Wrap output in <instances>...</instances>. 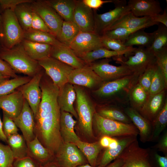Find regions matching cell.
Instances as JSON below:
<instances>
[{
    "mask_svg": "<svg viewBox=\"0 0 167 167\" xmlns=\"http://www.w3.org/2000/svg\"><path fill=\"white\" fill-rule=\"evenodd\" d=\"M135 74L126 76L113 81L105 82L93 90L95 97L102 102L124 104L128 102V96L131 88L138 81Z\"/></svg>",
    "mask_w": 167,
    "mask_h": 167,
    "instance_id": "cell-1",
    "label": "cell"
},
{
    "mask_svg": "<svg viewBox=\"0 0 167 167\" xmlns=\"http://www.w3.org/2000/svg\"><path fill=\"white\" fill-rule=\"evenodd\" d=\"M0 58L16 72L32 77L42 68L27 54L21 43L11 49L0 48Z\"/></svg>",
    "mask_w": 167,
    "mask_h": 167,
    "instance_id": "cell-2",
    "label": "cell"
},
{
    "mask_svg": "<svg viewBox=\"0 0 167 167\" xmlns=\"http://www.w3.org/2000/svg\"><path fill=\"white\" fill-rule=\"evenodd\" d=\"M2 33V47L11 49L21 43L24 32L13 10L6 9L1 12Z\"/></svg>",
    "mask_w": 167,
    "mask_h": 167,
    "instance_id": "cell-3",
    "label": "cell"
},
{
    "mask_svg": "<svg viewBox=\"0 0 167 167\" xmlns=\"http://www.w3.org/2000/svg\"><path fill=\"white\" fill-rule=\"evenodd\" d=\"M93 119L98 132L101 134L110 137H119L133 135L137 136L139 132L132 123H126L104 118L96 112Z\"/></svg>",
    "mask_w": 167,
    "mask_h": 167,
    "instance_id": "cell-4",
    "label": "cell"
},
{
    "mask_svg": "<svg viewBox=\"0 0 167 167\" xmlns=\"http://www.w3.org/2000/svg\"><path fill=\"white\" fill-rule=\"evenodd\" d=\"M128 56L127 59L123 61L119 57L116 60L121 65L128 67L134 73L139 76L151 65L156 62L154 54L149 48L142 47L135 48Z\"/></svg>",
    "mask_w": 167,
    "mask_h": 167,
    "instance_id": "cell-5",
    "label": "cell"
},
{
    "mask_svg": "<svg viewBox=\"0 0 167 167\" xmlns=\"http://www.w3.org/2000/svg\"><path fill=\"white\" fill-rule=\"evenodd\" d=\"M76 94L77 114L81 127L88 134H92V123L95 110L86 91L80 86L74 85Z\"/></svg>",
    "mask_w": 167,
    "mask_h": 167,
    "instance_id": "cell-6",
    "label": "cell"
},
{
    "mask_svg": "<svg viewBox=\"0 0 167 167\" xmlns=\"http://www.w3.org/2000/svg\"><path fill=\"white\" fill-rule=\"evenodd\" d=\"M115 8L107 12L98 14L93 12L95 24L94 32L100 36L106 29L121 17L131 11L125 0H114Z\"/></svg>",
    "mask_w": 167,
    "mask_h": 167,
    "instance_id": "cell-7",
    "label": "cell"
},
{
    "mask_svg": "<svg viewBox=\"0 0 167 167\" xmlns=\"http://www.w3.org/2000/svg\"><path fill=\"white\" fill-rule=\"evenodd\" d=\"M38 62L52 79L53 83L59 89L68 82L69 76L74 69L70 66L50 57Z\"/></svg>",
    "mask_w": 167,
    "mask_h": 167,
    "instance_id": "cell-8",
    "label": "cell"
},
{
    "mask_svg": "<svg viewBox=\"0 0 167 167\" xmlns=\"http://www.w3.org/2000/svg\"><path fill=\"white\" fill-rule=\"evenodd\" d=\"M149 156L148 149L140 147L136 139L127 146L118 157L123 161L121 167H152Z\"/></svg>",
    "mask_w": 167,
    "mask_h": 167,
    "instance_id": "cell-9",
    "label": "cell"
},
{
    "mask_svg": "<svg viewBox=\"0 0 167 167\" xmlns=\"http://www.w3.org/2000/svg\"><path fill=\"white\" fill-rule=\"evenodd\" d=\"M30 5L33 11L41 18L57 38L60 34L63 19L46 0H34L30 3Z\"/></svg>",
    "mask_w": 167,
    "mask_h": 167,
    "instance_id": "cell-10",
    "label": "cell"
},
{
    "mask_svg": "<svg viewBox=\"0 0 167 167\" xmlns=\"http://www.w3.org/2000/svg\"><path fill=\"white\" fill-rule=\"evenodd\" d=\"M110 61L109 59L105 58L89 64L104 82L113 81L134 74L127 66L113 65L109 64Z\"/></svg>",
    "mask_w": 167,
    "mask_h": 167,
    "instance_id": "cell-11",
    "label": "cell"
},
{
    "mask_svg": "<svg viewBox=\"0 0 167 167\" xmlns=\"http://www.w3.org/2000/svg\"><path fill=\"white\" fill-rule=\"evenodd\" d=\"M68 82L94 90L105 83L88 64L82 67L74 69L69 76Z\"/></svg>",
    "mask_w": 167,
    "mask_h": 167,
    "instance_id": "cell-12",
    "label": "cell"
},
{
    "mask_svg": "<svg viewBox=\"0 0 167 167\" xmlns=\"http://www.w3.org/2000/svg\"><path fill=\"white\" fill-rule=\"evenodd\" d=\"M79 58L88 52L104 47L101 36L94 32H80L68 47Z\"/></svg>",
    "mask_w": 167,
    "mask_h": 167,
    "instance_id": "cell-13",
    "label": "cell"
},
{
    "mask_svg": "<svg viewBox=\"0 0 167 167\" xmlns=\"http://www.w3.org/2000/svg\"><path fill=\"white\" fill-rule=\"evenodd\" d=\"M43 76V73L41 71L32 77L29 81L17 88L28 102L34 117L41 100L42 92L40 85Z\"/></svg>",
    "mask_w": 167,
    "mask_h": 167,
    "instance_id": "cell-14",
    "label": "cell"
},
{
    "mask_svg": "<svg viewBox=\"0 0 167 167\" xmlns=\"http://www.w3.org/2000/svg\"><path fill=\"white\" fill-rule=\"evenodd\" d=\"M12 120L17 127L20 130L26 142L31 141L35 138L34 115L25 99L21 113Z\"/></svg>",
    "mask_w": 167,
    "mask_h": 167,
    "instance_id": "cell-15",
    "label": "cell"
},
{
    "mask_svg": "<svg viewBox=\"0 0 167 167\" xmlns=\"http://www.w3.org/2000/svg\"><path fill=\"white\" fill-rule=\"evenodd\" d=\"M73 21L80 32H94L93 12L92 9L85 6L82 0H76Z\"/></svg>",
    "mask_w": 167,
    "mask_h": 167,
    "instance_id": "cell-16",
    "label": "cell"
},
{
    "mask_svg": "<svg viewBox=\"0 0 167 167\" xmlns=\"http://www.w3.org/2000/svg\"><path fill=\"white\" fill-rule=\"evenodd\" d=\"M167 98V90L149 95L146 102L138 111L151 123L163 108Z\"/></svg>",
    "mask_w": 167,
    "mask_h": 167,
    "instance_id": "cell-17",
    "label": "cell"
},
{
    "mask_svg": "<svg viewBox=\"0 0 167 167\" xmlns=\"http://www.w3.org/2000/svg\"><path fill=\"white\" fill-rule=\"evenodd\" d=\"M157 24L153 21L151 17H136L130 11L113 23L105 32L118 28L143 29Z\"/></svg>",
    "mask_w": 167,
    "mask_h": 167,
    "instance_id": "cell-18",
    "label": "cell"
},
{
    "mask_svg": "<svg viewBox=\"0 0 167 167\" xmlns=\"http://www.w3.org/2000/svg\"><path fill=\"white\" fill-rule=\"evenodd\" d=\"M24 100L21 92L17 89L9 94L0 97V108L13 119L21 113Z\"/></svg>",
    "mask_w": 167,
    "mask_h": 167,
    "instance_id": "cell-19",
    "label": "cell"
},
{
    "mask_svg": "<svg viewBox=\"0 0 167 167\" xmlns=\"http://www.w3.org/2000/svg\"><path fill=\"white\" fill-rule=\"evenodd\" d=\"M127 3L131 12L137 17H152L162 11L159 2L156 0H130Z\"/></svg>",
    "mask_w": 167,
    "mask_h": 167,
    "instance_id": "cell-20",
    "label": "cell"
},
{
    "mask_svg": "<svg viewBox=\"0 0 167 167\" xmlns=\"http://www.w3.org/2000/svg\"><path fill=\"white\" fill-rule=\"evenodd\" d=\"M124 110L138 130L140 141L143 143L150 141L152 131V123L131 107L125 108Z\"/></svg>",
    "mask_w": 167,
    "mask_h": 167,
    "instance_id": "cell-21",
    "label": "cell"
},
{
    "mask_svg": "<svg viewBox=\"0 0 167 167\" xmlns=\"http://www.w3.org/2000/svg\"><path fill=\"white\" fill-rule=\"evenodd\" d=\"M50 57L56 59L74 69L82 67L87 64L65 45L52 46Z\"/></svg>",
    "mask_w": 167,
    "mask_h": 167,
    "instance_id": "cell-22",
    "label": "cell"
},
{
    "mask_svg": "<svg viewBox=\"0 0 167 167\" xmlns=\"http://www.w3.org/2000/svg\"><path fill=\"white\" fill-rule=\"evenodd\" d=\"M76 98V92L73 84L67 82L59 89L58 103L61 111L71 113L77 118L78 115L73 106Z\"/></svg>",
    "mask_w": 167,
    "mask_h": 167,
    "instance_id": "cell-23",
    "label": "cell"
},
{
    "mask_svg": "<svg viewBox=\"0 0 167 167\" xmlns=\"http://www.w3.org/2000/svg\"><path fill=\"white\" fill-rule=\"evenodd\" d=\"M118 144L115 148H107L98 162L97 166L105 167L117 159L126 148L137 139V136H126L117 137Z\"/></svg>",
    "mask_w": 167,
    "mask_h": 167,
    "instance_id": "cell-24",
    "label": "cell"
},
{
    "mask_svg": "<svg viewBox=\"0 0 167 167\" xmlns=\"http://www.w3.org/2000/svg\"><path fill=\"white\" fill-rule=\"evenodd\" d=\"M28 154L42 166L52 161L51 159L54 154L45 147L36 136L32 140L27 142Z\"/></svg>",
    "mask_w": 167,
    "mask_h": 167,
    "instance_id": "cell-25",
    "label": "cell"
},
{
    "mask_svg": "<svg viewBox=\"0 0 167 167\" xmlns=\"http://www.w3.org/2000/svg\"><path fill=\"white\" fill-rule=\"evenodd\" d=\"M76 123V121L73 118L70 113L61 111L60 133L62 140L65 143L75 144L80 140L74 130Z\"/></svg>",
    "mask_w": 167,
    "mask_h": 167,
    "instance_id": "cell-26",
    "label": "cell"
},
{
    "mask_svg": "<svg viewBox=\"0 0 167 167\" xmlns=\"http://www.w3.org/2000/svg\"><path fill=\"white\" fill-rule=\"evenodd\" d=\"M135 48L131 47L123 51H116L108 49L105 47H101L85 53L79 58L86 64H89L100 59L109 58L112 57L127 55L132 52Z\"/></svg>",
    "mask_w": 167,
    "mask_h": 167,
    "instance_id": "cell-27",
    "label": "cell"
},
{
    "mask_svg": "<svg viewBox=\"0 0 167 167\" xmlns=\"http://www.w3.org/2000/svg\"><path fill=\"white\" fill-rule=\"evenodd\" d=\"M21 44L27 54L31 58L38 61L50 57L51 45L24 39Z\"/></svg>",
    "mask_w": 167,
    "mask_h": 167,
    "instance_id": "cell-28",
    "label": "cell"
},
{
    "mask_svg": "<svg viewBox=\"0 0 167 167\" xmlns=\"http://www.w3.org/2000/svg\"><path fill=\"white\" fill-rule=\"evenodd\" d=\"M52 7L64 20L73 21V15L76 0H47Z\"/></svg>",
    "mask_w": 167,
    "mask_h": 167,
    "instance_id": "cell-29",
    "label": "cell"
},
{
    "mask_svg": "<svg viewBox=\"0 0 167 167\" xmlns=\"http://www.w3.org/2000/svg\"><path fill=\"white\" fill-rule=\"evenodd\" d=\"M6 143L12 152L15 159L28 156L27 142L22 135L18 133L6 138Z\"/></svg>",
    "mask_w": 167,
    "mask_h": 167,
    "instance_id": "cell-30",
    "label": "cell"
},
{
    "mask_svg": "<svg viewBox=\"0 0 167 167\" xmlns=\"http://www.w3.org/2000/svg\"><path fill=\"white\" fill-rule=\"evenodd\" d=\"M143 29L139 30L131 34L124 42V45L126 47H133L135 45L149 48L153 41L154 32H147Z\"/></svg>",
    "mask_w": 167,
    "mask_h": 167,
    "instance_id": "cell-31",
    "label": "cell"
},
{
    "mask_svg": "<svg viewBox=\"0 0 167 167\" xmlns=\"http://www.w3.org/2000/svg\"><path fill=\"white\" fill-rule=\"evenodd\" d=\"M15 16L24 32L31 29L33 11L30 3H23L16 6L14 10Z\"/></svg>",
    "mask_w": 167,
    "mask_h": 167,
    "instance_id": "cell-32",
    "label": "cell"
},
{
    "mask_svg": "<svg viewBox=\"0 0 167 167\" xmlns=\"http://www.w3.org/2000/svg\"><path fill=\"white\" fill-rule=\"evenodd\" d=\"M24 39L52 46L65 45L60 42L52 34L32 28L24 32Z\"/></svg>",
    "mask_w": 167,
    "mask_h": 167,
    "instance_id": "cell-33",
    "label": "cell"
},
{
    "mask_svg": "<svg viewBox=\"0 0 167 167\" xmlns=\"http://www.w3.org/2000/svg\"><path fill=\"white\" fill-rule=\"evenodd\" d=\"M149 94L137 82L131 89L128 96L131 107L139 111L146 102Z\"/></svg>",
    "mask_w": 167,
    "mask_h": 167,
    "instance_id": "cell-34",
    "label": "cell"
},
{
    "mask_svg": "<svg viewBox=\"0 0 167 167\" xmlns=\"http://www.w3.org/2000/svg\"><path fill=\"white\" fill-rule=\"evenodd\" d=\"M96 112L99 115L105 118L126 123H132L124 109L118 106L101 107Z\"/></svg>",
    "mask_w": 167,
    "mask_h": 167,
    "instance_id": "cell-35",
    "label": "cell"
},
{
    "mask_svg": "<svg viewBox=\"0 0 167 167\" xmlns=\"http://www.w3.org/2000/svg\"><path fill=\"white\" fill-rule=\"evenodd\" d=\"M75 144L84 153L90 165L97 166L98 156L101 147L99 143H89L79 140Z\"/></svg>",
    "mask_w": 167,
    "mask_h": 167,
    "instance_id": "cell-36",
    "label": "cell"
},
{
    "mask_svg": "<svg viewBox=\"0 0 167 167\" xmlns=\"http://www.w3.org/2000/svg\"><path fill=\"white\" fill-rule=\"evenodd\" d=\"M152 124V131L150 141H155L158 140L167 125V99Z\"/></svg>",
    "mask_w": 167,
    "mask_h": 167,
    "instance_id": "cell-37",
    "label": "cell"
},
{
    "mask_svg": "<svg viewBox=\"0 0 167 167\" xmlns=\"http://www.w3.org/2000/svg\"><path fill=\"white\" fill-rule=\"evenodd\" d=\"M80 32L74 22L64 20L60 34L57 38L60 42L69 47Z\"/></svg>",
    "mask_w": 167,
    "mask_h": 167,
    "instance_id": "cell-38",
    "label": "cell"
},
{
    "mask_svg": "<svg viewBox=\"0 0 167 167\" xmlns=\"http://www.w3.org/2000/svg\"><path fill=\"white\" fill-rule=\"evenodd\" d=\"M153 32V41L149 48L155 55L167 48V27L161 24Z\"/></svg>",
    "mask_w": 167,
    "mask_h": 167,
    "instance_id": "cell-39",
    "label": "cell"
},
{
    "mask_svg": "<svg viewBox=\"0 0 167 167\" xmlns=\"http://www.w3.org/2000/svg\"><path fill=\"white\" fill-rule=\"evenodd\" d=\"M32 77H18L6 80L0 83V97L9 94L30 81Z\"/></svg>",
    "mask_w": 167,
    "mask_h": 167,
    "instance_id": "cell-40",
    "label": "cell"
},
{
    "mask_svg": "<svg viewBox=\"0 0 167 167\" xmlns=\"http://www.w3.org/2000/svg\"><path fill=\"white\" fill-rule=\"evenodd\" d=\"M167 82L157 63L156 65L151 84L149 95L158 93L167 90Z\"/></svg>",
    "mask_w": 167,
    "mask_h": 167,
    "instance_id": "cell-41",
    "label": "cell"
},
{
    "mask_svg": "<svg viewBox=\"0 0 167 167\" xmlns=\"http://www.w3.org/2000/svg\"><path fill=\"white\" fill-rule=\"evenodd\" d=\"M55 161L61 167H75L84 164L86 162L80 152L64 157L55 158Z\"/></svg>",
    "mask_w": 167,
    "mask_h": 167,
    "instance_id": "cell-42",
    "label": "cell"
},
{
    "mask_svg": "<svg viewBox=\"0 0 167 167\" xmlns=\"http://www.w3.org/2000/svg\"><path fill=\"white\" fill-rule=\"evenodd\" d=\"M14 160L9 146L0 142V167H12Z\"/></svg>",
    "mask_w": 167,
    "mask_h": 167,
    "instance_id": "cell-43",
    "label": "cell"
},
{
    "mask_svg": "<svg viewBox=\"0 0 167 167\" xmlns=\"http://www.w3.org/2000/svg\"><path fill=\"white\" fill-rule=\"evenodd\" d=\"M156 64V62L148 67L138 78V83L148 94Z\"/></svg>",
    "mask_w": 167,
    "mask_h": 167,
    "instance_id": "cell-44",
    "label": "cell"
},
{
    "mask_svg": "<svg viewBox=\"0 0 167 167\" xmlns=\"http://www.w3.org/2000/svg\"><path fill=\"white\" fill-rule=\"evenodd\" d=\"M101 41L104 47L108 49L116 51H122L131 47H126L118 40L104 35L101 36Z\"/></svg>",
    "mask_w": 167,
    "mask_h": 167,
    "instance_id": "cell-45",
    "label": "cell"
},
{
    "mask_svg": "<svg viewBox=\"0 0 167 167\" xmlns=\"http://www.w3.org/2000/svg\"><path fill=\"white\" fill-rule=\"evenodd\" d=\"M2 128L6 138L11 135L18 133V128L13 120L3 112Z\"/></svg>",
    "mask_w": 167,
    "mask_h": 167,
    "instance_id": "cell-46",
    "label": "cell"
},
{
    "mask_svg": "<svg viewBox=\"0 0 167 167\" xmlns=\"http://www.w3.org/2000/svg\"><path fill=\"white\" fill-rule=\"evenodd\" d=\"M156 62L167 82V48L155 55Z\"/></svg>",
    "mask_w": 167,
    "mask_h": 167,
    "instance_id": "cell-47",
    "label": "cell"
},
{
    "mask_svg": "<svg viewBox=\"0 0 167 167\" xmlns=\"http://www.w3.org/2000/svg\"><path fill=\"white\" fill-rule=\"evenodd\" d=\"M31 28L53 34L41 18L34 11L32 14Z\"/></svg>",
    "mask_w": 167,
    "mask_h": 167,
    "instance_id": "cell-48",
    "label": "cell"
},
{
    "mask_svg": "<svg viewBox=\"0 0 167 167\" xmlns=\"http://www.w3.org/2000/svg\"><path fill=\"white\" fill-rule=\"evenodd\" d=\"M12 167H42V166L29 156L15 159Z\"/></svg>",
    "mask_w": 167,
    "mask_h": 167,
    "instance_id": "cell-49",
    "label": "cell"
},
{
    "mask_svg": "<svg viewBox=\"0 0 167 167\" xmlns=\"http://www.w3.org/2000/svg\"><path fill=\"white\" fill-rule=\"evenodd\" d=\"M33 0H0V10L1 13L6 9L14 11L18 5L23 3H31Z\"/></svg>",
    "mask_w": 167,
    "mask_h": 167,
    "instance_id": "cell-50",
    "label": "cell"
},
{
    "mask_svg": "<svg viewBox=\"0 0 167 167\" xmlns=\"http://www.w3.org/2000/svg\"><path fill=\"white\" fill-rule=\"evenodd\" d=\"M0 73L10 78H14L19 76L9 65L0 58Z\"/></svg>",
    "mask_w": 167,
    "mask_h": 167,
    "instance_id": "cell-51",
    "label": "cell"
},
{
    "mask_svg": "<svg viewBox=\"0 0 167 167\" xmlns=\"http://www.w3.org/2000/svg\"><path fill=\"white\" fill-rule=\"evenodd\" d=\"M114 0H83V3L91 9H98L105 3L113 2Z\"/></svg>",
    "mask_w": 167,
    "mask_h": 167,
    "instance_id": "cell-52",
    "label": "cell"
},
{
    "mask_svg": "<svg viewBox=\"0 0 167 167\" xmlns=\"http://www.w3.org/2000/svg\"><path fill=\"white\" fill-rule=\"evenodd\" d=\"M153 148L158 151L162 152L165 155L167 154V132L165 131L160 139L158 142L154 146Z\"/></svg>",
    "mask_w": 167,
    "mask_h": 167,
    "instance_id": "cell-53",
    "label": "cell"
},
{
    "mask_svg": "<svg viewBox=\"0 0 167 167\" xmlns=\"http://www.w3.org/2000/svg\"><path fill=\"white\" fill-rule=\"evenodd\" d=\"M153 21L158 24L161 23L167 27V13L165 9L163 14H157L151 17Z\"/></svg>",
    "mask_w": 167,
    "mask_h": 167,
    "instance_id": "cell-54",
    "label": "cell"
},
{
    "mask_svg": "<svg viewBox=\"0 0 167 167\" xmlns=\"http://www.w3.org/2000/svg\"><path fill=\"white\" fill-rule=\"evenodd\" d=\"M154 158L158 167H167V156H162L157 153L154 154Z\"/></svg>",
    "mask_w": 167,
    "mask_h": 167,
    "instance_id": "cell-55",
    "label": "cell"
},
{
    "mask_svg": "<svg viewBox=\"0 0 167 167\" xmlns=\"http://www.w3.org/2000/svg\"><path fill=\"white\" fill-rule=\"evenodd\" d=\"M113 139V138L111 137L104 135L101 138L99 143L101 147L107 148H108Z\"/></svg>",
    "mask_w": 167,
    "mask_h": 167,
    "instance_id": "cell-56",
    "label": "cell"
},
{
    "mask_svg": "<svg viewBox=\"0 0 167 167\" xmlns=\"http://www.w3.org/2000/svg\"><path fill=\"white\" fill-rule=\"evenodd\" d=\"M123 164L122 159L118 157L112 163H110L105 167H121Z\"/></svg>",
    "mask_w": 167,
    "mask_h": 167,
    "instance_id": "cell-57",
    "label": "cell"
},
{
    "mask_svg": "<svg viewBox=\"0 0 167 167\" xmlns=\"http://www.w3.org/2000/svg\"><path fill=\"white\" fill-rule=\"evenodd\" d=\"M0 140L6 143L7 138L5 135L2 130V122L0 117Z\"/></svg>",
    "mask_w": 167,
    "mask_h": 167,
    "instance_id": "cell-58",
    "label": "cell"
},
{
    "mask_svg": "<svg viewBox=\"0 0 167 167\" xmlns=\"http://www.w3.org/2000/svg\"><path fill=\"white\" fill-rule=\"evenodd\" d=\"M2 47V18L0 10V48Z\"/></svg>",
    "mask_w": 167,
    "mask_h": 167,
    "instance_id": "cell-59",
    "label": "cell"
},
{
    "mask_svg": "<svg viewBox=\"0 0 167 167\" xmlns=\"http://www.w3.org/2000/svg\"><path fill=\"white\" fill-rule=\"evenodd\" d=\"M42 167H61L55 161L49 162L44 165L42 166Z\"/></svg>",
    "mask_w": 167,
    "mask_h": 167,
    "instance_id": "cell-60",
    "label": "cell"
},
{
    "mask_svg": "<svg viewBox=\"0 0 167 167\" xmlns=\"http://www.w3.org/2000/svg\"><path fill=\"white\" fill-rule=\"evenodd\" d=\"M9 77L5 76L0 73V83L8 79H9Z\"/></svg>",
    "mask_w": 167,
    "mask_h": 167,
    "instance_id": "cell-61",
    "label": "cell"
},
{
    "mask_svg": "<svg viewBox=\"0 0 167 167\" xmlns=\"http://www.w3.org/2000/svg\"><path fill=\"white\" fill-rule=\"evenodd\" d=\"M75 167H101L99 166H93L88 164H83L77 166Z\"/></svg>",
    "mask_w": 167,
    "mask_h": 167,
    "instance_id": "cell-62",
    "label": "cell"
},
{
    "mask_svg": "<svg viewBox=\"0 0 167 167\" xmlns=\"http://www.w3.org/2000/svg\"></svg>",
    "mask_w": 167,
    "mask_h": 167,
    "instance_id": "cell-63",
    "label": "cell"
}]
</instances>
